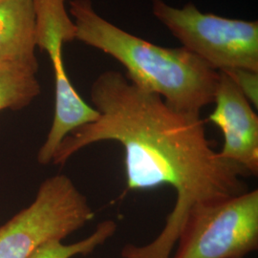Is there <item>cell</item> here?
<instances>
[{
    "label": "cell",
    "mask_w": 258,
    "mask_h": 258,
    "mask_svg": "<svg viewBox=\"0 0 258 258\" xmlns=\"http://www.w3.org/2000/svg\"><path fill=\"white\" fill-rule=\"evenodd\" d=\"M51 62L55 78V114L46 140L37 153L40 165L53 162L57 148L70 133L100 117L98 110L84 102L75 89L66 73L63 56L52 58Z\"/></svg>",
    "instance_id": "52a82bcc"
},
{
    "label": "cell",
    "mask_w": 258,
    "mask_h": 258,
    "mask_svg": "<svg viewBox=\"0 0 258 258\" xmlns=\"http://www.w3.org/2000/svg\"><path fill=\"white\" fill-rule=\"evenodd\" d=\"M117 231V224L113 220L100 223L88 237L72 244H63L59 240H51L40 245L28 258H72L87 255L103 245Z\"/></svg>",
    "instance_id": "8fae6325"
},
{
    "label": "cell",
    "mask_w": 258,
    "mask_h": 258,
    "mask_svg": "<svg viewBox=\"0 0 258 258\" xmlns=\"http://www.w3.org/2000/svg\"><path fill=\"white\" fill-rule=\"evenodd\" d=\"M37 71L22 65L0 63V112L22 109L37 98L40 94Z\"/></svg>",
    "instance_id": "30bf717a"
},
{
    "label": "cell",
    "mask_w": 258,
    "mask_h": 258,
    "mask_svg": "<svg viewBox=\"0 0 258 258\" xmlns=\"http://www.w3.org/2000/svg\"><path fill=\"white\" fill-rule=\"evenodd\" d=\"M221 72L228 75L249 103L257 108L258 72L246 69H231Z\"/></svg>",
    "instance_id": "7c38bea8"
},
{
    "label": "cell",
    "mask_w": 258,
    "mask_h": 258,
    "mask_svg": "<svg viewBox=\"0 0 258 258\" xmlns=\"http://www.w3.org/2000/svg\"><path fill=\"white\" fill-rule=\"evenodd\" d=\"M172 258H245L258 248V190L188 212Z\"/></svg>",
    "instance_id": "5b68a950"
},
{
    "label": "cell",
    "mask_w": 258,
    "mask_h": 258,
    "mask_svg": "<svg viewBox=\"0 0 258 258\" xmlns=\"http://www.w3.org/2000/svg\"><path fill=\"white\" fill-rule=\"evenodd\" d=\"M213 103L209 120L223 134L220 155L242 166L249 176H257V115L231 78L221 71Z\"/></svg>",
    "instance_id": "8992f818"
},
{
    "label": "cell",
    "mask_w": 258,
    "mask_h": 258,
    "mask_svg": "<svg viewBox=\"0 0 258 258\" xmlns=\"http://www.w3.org/2000/svg\"><path fill=\"white\" fill-rule=\"evenodd\" d=\"M94 216L87 198L69 177H49L34 202L0 226V258H28L40 245L62 241Z\"/></svg>",
    "instance_id": "277c9868"
},
{
    "label": "cell",
    "mask_w": 258,
    "mask_h": 258,
    "mask_svg": "<svg viewBox=\"0 0 258 258\" xmlns=\"http://www.w3.org/2000/svg\"><path fill=\"white\" fill-rule=\"evenodd\" d=\"M34 0H0V63L38 70Z\"/></svg>",
    "instance_id": "ba28073f"
},
{
    "label": "cell",
    "mask_w": 258,
    "mask_h": 258,
    "mask_svg": "<svg viewBox=\"0 0 258 258\" xmlns=\"http://www.w3.org/2000/svg\"><path fill=\"white\" fill-rule=\"evenodd\" d=\"M91 101L100 117L70 133L57 148L53 164L66 161L92 144L111 141L124 151L130 190L171 186L176 194L165 227L147 245H125L123 258H170L188 212L248 191L249 173L216 151L200 115L171 108L159 95L108 70L91 86Z\"/></svg>",
    "instance_id": "6da1fadb"
},
{
    "label": "cell",
    "mask_w": 258,
    "mask_h": 258,
    "mask_svg": "<svg viewBox=\"0 0 258 258\" xmlns=\"http://www.w3.org/2000/svg\"><path fill=\"white\" fill-rule=\"evenodd\" d=\"M67 0H34L36 44L49 57L63 55L66 42L76 39V26L66 10Z\"/></svg>",
    "instance_id": "9c48e42d"
},
{
    "label": "cell",
    "mask_w": 258,
    "mask_h": 258,
    "mask_svg": "<svg viewBox=\"0 0 258 258\" xmlns=\"http://www.w3.org/2000/svg\"><path fill=\"white\" fill-rule=\"evenodd\" d=\"M76 39L112 56L122 65L129 82L159 95L173 109L191 115L214 101L219 72L184 47L153 44L112 24L91 0H71Z\"/></svg>",
    "instance_id": "7a4b0ae2"
},
{
    "label": "cell",
    "mask_w": 258,
    "mask_h": 258,
    "mask_svg": "<svg viewBox=\"0 0 258 258\" xmlns=\"http://www.w3.org/2000/svg\"><path fill=\"white\" fill-rule=\"evenodd\" d=\"M153 15L182 43L215 71L258 72V23L202 13L188 3L179 9L151 0Z\"/></svg>",
    "instance_id": "3957f363"
}]
</instances>
